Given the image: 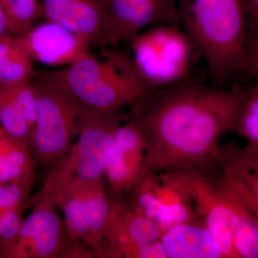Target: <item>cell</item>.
Returning <instances> with one entry per match:
<instances>
[{"label": "cell", "mask_w": 258, "mask_h": 258, "mask_svg": "<svg viewBox=\"0 0 258 258\" xmlns=\"http://www.w3.org/2000/svg\"><path fill=\"white\" fill-rule=\"evenodd\" d=\"M249 87H210L191 76L148 90L131 105L126 119L142 131L152 170L191 168L213 177L219 140L234 132L236 115Z\"/></svg>", "instance_id": "1"}, {"label": "cell", "mask_w": 258, "mask_h": 258, "mask_svg": "<svg viewBox=\"0 0 258 258\" xmlns=\"http://www.w3.org/2000/svg\"><path fill=\"white\" fill-rule=\"evenodd\" d=\"M178 23L206 60L214 87L239 71L249 74L244 0H179Z\"/></svg>", "instance_id": "2"}, {"label": "cell", "mask_w": 258, "mask_h": 258, "mask_svg": "<svg viewBox=\"0 0 258 258\" xmlns=\"http://www.w3.org/2000/svg\"><path fill=\"white\" fill-rule=\"evenodd\" d=\"M83 111H111L130 106L147 91L128 50L107 49L59 69L42 71Z\"/></svg>", "instance_id": "3"}, {"label": "cell", "mask_w": 258, "mask_h": 258, "mask_svg": "<svg viewBox=\"0 0 258 258\" xmlns=\"http://www.w3.org/2000/svg\"><path fill=\"white\" fill-rule=\"evenodd\" d=\"M41 189L60 210L71 238L86 244L95 257L108 258L105 232L112 199L105 180L45 176Z\"/></svg>", "instance_id": "4"}, {"label": "cell", "mask_w": 258, "mask_h": 258, "mask_svg": "<svg viewBox=\"0 0 258 258\" xmlns=\"http://www.w3.org/2000/svg\"><path fill=\"white\" fill-rule=\"evenodd\" d=\"M126 45L136 72L147 91L191 77L194 66L201 57L179 23L144 30Z\"/></svg>", "instance_id": "5"}, {"label": "cell", "mask_w": 258, "mask_h": 258, "mask_svg": "<svg viewBox=\"0 0 258 258\" xmlns=\"http://www.w3.org/2000/svg\"><path fill=\"white\" fill-rule=\"evenodd\" d=\"M125 118L124 108L80 112L75 132L77 140L64 157L47 171L46 177L105 180L115 134Z\"/></svg>", "instance_id": "6"}, {"label": "cell", "mask_w": 258, "mask_h": 258, "mask_svg": "<svg viewBox=\"0 0 258 258\" xmlns=\"http://www.w3.org/2000/svg\"><path fill=\"white\" fill-rule=\"evenodd\" d=\"M33 80L38 106L30 148L38 167L48 171L69 152L80 111L41 71H37Z\"/></svg>", "instance_id": "7"}, {"label": "cell", "mask_w": 258, "mask_h": 258, "mask_svg": "<svg viewBox=\"0 0 258 258\" xmlns=\"http://www.w3.org/2000/svg\"><path fill=\"white\" fill-rule=\"evenodd\" d=\"M123 195L137 211L155 222L162 232L181 224L201 223L191 195L172 169L151 171Z\"/></svg>", "instance_id": "8"}, {"label": "cell", "mask_w": 258, "mask_h": 258, "mask_svg": "<svg viewBox=\"0 0 258 258\" xmlns=\"http://www.w3.org/2000/svg\"><path fill=\"white\" fill-rule=\"evenodd\" d=\"M172 169L191 195L199 220L211 232L222 257L237 258L232 245L234 230L240 217L254 214L198 171L191 168Z\"/></svg>", "instance_id": "9"}, {"label": "cell", "mask_w": 258, "mask_h": 258, "mask_svg": "<svg viewBox=\"0 0 258 258\" xmlns=\"http://www.w3.org/2000/svg\"><path fill=\"white\" fill-rule=\"evenodd\" d=\"M71 238L62 215L50 195L42 189L25 217L18 240L7 258H66Z\"/></svg>", "instance_id": "10"}, {"label": "cell", "mask_w": 258, "mask_h": 258, "mask_svg": "<svg viewBox=\"0 0 258 258\" xmlns=\"http://www.w3.org/2000/svg\"><path fill=\"white\" fill-rule=\"evenodd\" d=\"M179 0H108L99 47L128 43L146 28L178 23Z\"/></svg>", "instance_id": "11"}, {"label": "cell", "mask_w": 258, "mask_h": 258, "mask_svg": "<svg viewBox=\"0 0 258 258\" xmlns=\"http://www.w3.org/2000/svg\"><path fill=\"white\" fill-rule=\"evenodd\" d=\"M152 170L150 153L142 131L125 118L120 125L105 172L112 200L128 193Z\"/></svg>", "instance_id": "12"}, {"label": "cell", "mask_w": 258, "mask_h": 258, "mask_svg": "<svg viewBox=\"0 0 258 258\" xmlns=\"http://www.w3.org/2000/svg\"><path fill=\"white\" fill-rule=\"evenodd\" d=\"M163 232L135 210L124 195L112 200L106 225L108 258H136L139 247L159 240Z\"/></svg>", "instance_id": "13"}, {"label": "cell", "mask_w": 258, "mask_h": 258, "mask_svg": "<svg viewBox=\"0 0 258 258\" xmlns=\"http://www.w3.org/2000/svg\"><path fill=\"white\" fill-rule=\"evenodd\" d=\"M15 38L33 62L50 67L69 66L91 52V47L77 35L46 20Z\"/></svg>", "instance_id": "14"}, {"label": "cell", "mask_w": 258, "mask_h": 258, "mask_svg": "<svg viewBox=\"0 0 258 258\" xmlns=\"http://www.w3.org/2000/svg\"><path fill=\"white\" fill-rule=\"evenodd\" d=\"M218 171L212 181L258 215V151L234 142L217 147Z\"/></svg>", "instance_id": "15"}, {"label": "cell", "mask_w": 258, "mask_h": 258, "mask_svg": "<svg viewBox=\"0 0 258 258\" xmlns=\"http://www.w3.org/2000/svg\"><path fill=\"white\" fill-rule=\"evenodd\" d=\"M43 18L60 24L90 47H99L108 0H41Z\"/></svg>", "instance_id": "16"}, {"label": "cell", "mask_w": 258, "mask_h": 258, "mask_svg": "<svg viewBox=\"0 0 258 258\" xmlns=\"http://www.w3.org/2000/svg\"><path fill=\"white\" fill-rule=\"evenodd\" d=\"M160 240L169 258L222 257L220 247L206 226L184 223L163 232Z\"/></svg>", "instance_id": "17"}, {"label": "cell", "mask_w": 258, "mask_h": 258, "mask_svg": "<svg viewBox=\"0 0 258 258\" xmlns=\"http://www.w3.org/2000/svg\"><path fill=\"white\" fill-rule=\"evenodd\" d=\"M38 165L29 146L0 127V183L37 181Z\"/></svg>", "instance_id": "18"}, {"label": "cell", "mask_w": 258, "mask_h": 258, "mask_svg": "<svg viewBox=\"0 0 258 258\" xmlns=\"http://www.w3.org/2000/svg\"><path fill=\"white\" fill-rule=\"evenodd\" d=\"M14 35L28 32L43 18L41 0H0Z\"/></svg>", "instance_id": "19"}, {"label": "cell", "mask_w": 258, "mask_h": 258, "mask_svg": "<svg viewBox=\"0 0 258 258\" xmlns=\"http://www.w3.org/2000/svg\"><path fill=\"white\" fill-rule=\"evenodd\" d=\"M0 127L12 138L30 147L31 125L3 86H0Z\"/></svg>", "instance_id": "20"}, {"label": "cell", "mask_w": 258, "mask_h": 258, "mask_svg": "<svg viewBox=\"0 0 258 258\" xmlns=\"http://www.w3.org/2000/svg\"><path fill=\"white\" fill-rule=\"evenodd\" d=\"M234 132L247 141V147L258 151V85L249 87V93L236 115Z\"/></svg>", "instance_id": "21"}, {"label": "cell", "mask_w": 258, "mask_h": 258, "mask_svg": "<svg viewBox=\"0 0 258 258\" xmlns=\"http://www.w3.org/2000/svg\"><path fill=\"white\" fill-rule=\"evenodd\" d=\"M14 50L0 69V86H13L31 81L37 71L30 56L19 46L15 40Z\"/></svg>", "instance_id": "22"}, {"label": "cell", "mask_w": 258, "mask_h": 258, "mask_svg": "<svg viewBox=\"0 0 258 258\" xmlns=\"http://www.w3.org/2000/svg\"><path fill=\"white\" fill-rule=\"evenodd\" d=\"M257 215L240 217L233 235L232 245L237 258L258 257V222Z\"/></svg>", "instance_id": "23"}, {"label": "cell", "mask_w": 258, "mask_h": 258, "mask_svg": "<svg viewBox=\"0 0 258 258\" xmlns=\"http://www.w3.org/2000/svg\"><path fill=\"white\" fill-rule=\"evenodd\" d=\"M15 101L33 130L37 118L38 96L34 80L13 86H0Z\"/></svg>", "instance_id": "24"}, {"label": "cell", "mask_w": 258, "mask_h": 258, "mask_svg": "<svg viewBox=\"0 0 258 258\" xmlns=\"http://www.w3.org/2000/svg\"><path fill=\"white\" fill-rule=\"evenodd\" d=\"M37 181L0 183V215L19 208H27Z\"/></svg>", "instance_id": "25"}, {"label": "cell", "mask_w": 258, "mask_h": 258, "mask_svg": "<svg viewBox=\"0 0 258 258\" xmlns=\"http://www.w3.org/2000/svg\"><path fill=\"white\" fill-rule=\"evenodd\" d=\"M27 208L13 209L0 215V258H7L18 240Z\"/></svg>", "instance_id": "26"}, {"label": "cell", "mask_w": 258, "mask_h": 258, "mask_svg": "<svg viewBox=\"0 0 258 258\" xmlns=\"http://www.w3.org/2000/svg\"><path fill=\"white\" fill-rule=\"evenodd\" d=\"M245 5L246 57L251 66L258 64V0H244Z\"/></svg>", "instance_id": "27"}, {"label": "cell", "mask_w": 258, "mask_h": 258, "mask_svg": "<svg viewBox=\"0 0 258 258\" xmlns=\"http://www.w3.org/2000/svg\"><path fill=\"white\" fill-rule=\"evenodd\" d=\"M15 46V35L0 38V69L9 58Z\"/></svg>", "instance_id": "28"}, {"label": "cell", "mask_w": 258, "mask_h": 258, "mask_svg": "<svg viewBox=\"0 0 258 258\" xmlns=\"http://www.w3.org/2000/svg\"><path fill=\"white\" fill-rule=\"evenodd\" d=\"M14 34L12 32L8 23V19L5 14L4 10L0 3V38L2 37L13 36Z\"/></svg>", "instance_id": "29"}]
</instances>
